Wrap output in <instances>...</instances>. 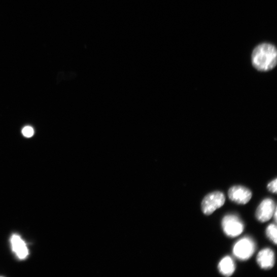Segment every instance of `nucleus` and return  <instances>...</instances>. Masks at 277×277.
Masks as SVG:
<instances>
[{
  "mask_svg": "<svg viewBox=\"0 0 277 277\" xmlns=\"http://www.w3.org/2000/svg\"><path fill=\"white\" fill-rule=\"evenodd\" d=\"M22 134L27 137H31L34 134V130L30 126H25L22 129Z\"/></svg>",
  "mask_w": 277,
  "mask_h": 277,
  "instance_id": "obj_12",
  "label": "nucleus"
},
{
  "mask_svg": "<svg viewBox=\"0 0 277 277\" xmlns=\"http://www.w3.org/2000/svg\"><path fill=\"white\" fill-rule=\"evenodd\" d=\"M224 233L229 237L234 238L242 234L244 225L239 218L232 215L225 216L222 221Z\"/></svg>",
  "mask_w": 277,
  "mask_h": 277,
  "instance_id": "obj_2",
  "label": "nucleus"
},
{
  "mask_svg": "<svg viewBox=\"0 0 277 277\" xmlns=\"http://www.w3.org/2000/svg\"><path fill=\"white\" fill-rule=\"evenodd\" d=\"M12 249L17 257L21 260L25 259L29 254L25 243L20 236L17 234L12 235L11 239Z\"/></svg>",
  "mask_w": 277,
  "mask_h": 277,
  "instance_id": "obj_8",
  "label": "nucleus"
},
{
  "mask_svg": "<svg viewBox=\"0 0 277 277\" xmlns=\"http://www.w3.org/2000/svg\"><path fill=\"white\" fill-rule=\"evenodd\" d=\"M229 199L238 204H246L252 198V193L248 188L236 186L231 187L228 192Z\"/></svg>",
  "mask_w": 277,
  "mask_h": 277,
  "instance_id": "obj_5",
  "label": "nucleus"
},
{
  "mask_svg": "<svg viewBox=\"0 0 277 277\" xmlns=\"http://www.w3.org/2000/svg\"><path fill=\"white\" fill-rule=\"evenodd\" d=\"M276 209L275 203L272 200L266 199L258 206L256 212V217L259 222H266L272 218Z\"/></svg>",
  "mask_w": 277,
  "mask_h": 277,
  "instance_id": "obj_6",
  "label": "nucleus"
},
{
  "mask_svg": "<svg viewBox=\"0 0 277 277\" xmlns=\"http://www.w3.org/2000/svg\"><path fill=\"white\" fill-rule=\"evenodd\" d=\"M274 221L275 222V223H276V209L275 210L274 213L273 214Z\"/></svg>",
  "mask_w": 277,
  "mask_h": 277,
  "instance_id": "obj_13",
  "label": "nucleus"
},
{
  "mask_svg": "<svg viewBox=\"0 0 277 277\" xmlns=\"http://www.w3.org/2000/svg\"><path fill=\"white\" fill-rule=\"evenodd\" d=\"M276 233L277 228L275 224H271L268 226L266 230V236L275 245H276Z\"/></svg>",
  "mask_w": 277,
  "mask_h": 277,
  "instance_id": "obj_10",
  "label": "nucleus"
},
{
  "mask_svg": "<svg viewBox=\"0 0 277 277\" xmlns=\"http://www.w3.org/2000/svg\"><path fill=\"white\" fill-rule=\"evenodd\" d=\"M255 244L250 238L246 237L238 241L234 246V255L241 260L250 259L255 251Z\"/></svg>",
  "mask_w": 277,
  "mask_h": 277,
  "instance_id": "obj_4",
  "label": "nucleus"
},
{
  "mask_svg": "<svg viewBox=\"0 0 277 277\" xmlns=\"http://www.w3.org/2000/svg\"><path fill=\"white\" fill-rule=\"evenodd\" d=\"M235 263L232 258L226 256L219 262L218 269L219 272L225 276L232 275L235 270Z\"/></svg>",
  "mask_w": 277,
  "mask_h": 277,
  "instance_id": "obj_9",
  "label": "nucleus"
},
{
  "mask_svg": "<svg viewBox=\"0 0 277 277\" xmlns=\"http://www.w3.org/2000/svg\"><path fill=\"white\" fill-rule=\"evenodd\" d=\"M251 62L258 71L267 72L277 64V49L273 44L264 42L257 45L252 51Z\"/></svg>",
  "mask_w": 277,
  "mask_h": 277,
  "instance_id": "obj_1",
  "label": "nucleus"
},
{
  "mask_svg": "<svg viewBox=\"0 0 277 277\" xmlns=\"http://www.w3.org/2000/svg\"><path fill=\"white\" fill-rule=\"evenodd\" d=\"M225 202V197L221 192H214L207 195L201 203L202 211L205 215L212 214L222 207Z\"/></svg>",
  "mask_w": 277,
  "mask_h": 277,
  "instance_id": "obj_3",
  "label": "nucleus"
},
{
  "mask_svg": "<svg viewBox=\"0 0 277 277\" xmlns=\"http://www.w3.org/2000/svg\"><path fill=\"white\" fill-rule=\"evenodd\" d=\"M277 179L275 178L274 180H272L270 182H269L267 185V189L268 190L274 194H276L277 190H276V183H277Z\"/></svg>",
  "mask_w": 277,
  "mask_h": 277,
  "instance_id": "obj_11",
  "label": "nucleus"
},
{
  "mask_svg": "<svg viewBox=\"0 0 277 277\" xmlns=\"http://www.w3.org/2000/svg\"><path fill=\"white\" fill-rule=\"evenodd\" d=\"M274 254L270 249L261 251L257 257V262L259 266L263 269H270L274 265Z\"/></svg>",
  "mask_w": 277,
  "mask_h": 277,
  "instance_id": "obj_7",
  "label": "nucleus"
}]
</instances>
